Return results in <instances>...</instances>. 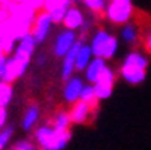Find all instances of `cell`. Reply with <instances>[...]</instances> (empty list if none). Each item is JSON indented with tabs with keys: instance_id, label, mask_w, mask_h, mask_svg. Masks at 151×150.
<instances>
[{
	"instance_id": "obj_23",
	"label": "cell",
	"mask_w": 151,
	"mask_h": 150,
	"mask_svg": "<svg viewBox=\"0 0 151 150\" xmlns=\"http://www.w3.org/2000/svg\"><path fill=\"white\" fill-rule=\"evenodd\" d=\"M96 84H105V86H111V87H114V84H115V72L109 66H106L103 69V72L100 74V77H99Z\"/></svg>"
},
{
	"instance_id": "obj_16",
	"label": "cell",
	"mask_w": 151,
	"mask_h": 150,
	"mask_svg": "<svg viewBox=\"0 0 151 150\" xmlns=\"http://www.w3.org/2000/svg\"><path fill=\"white\" fill-rule=\"evenodd\" d=\"M55 131L64 132V131H70V126H72V120L69 116V111H64L60 110L55 113L54 119H52V125H51Z\"/></svg>"
},
{
	"instance_id": "obj_24",
	"label": "cell",
	"mask_w": 151,
	"mask_h": 150,
	"mask_svg": "<svg viewBox=\"0 0 151 150\" xmlns=\"http://www.w3.org/2000/svg\"><path fill=\"white\" fill-rule=\"evenodd\" d=\"M14 131H15V128L12 125L5 126L3 129H0V150H3L9 144V141L14 137Z\"/></svg>"
},
{
	"instance_id": "obj_18",
	"label": "cell",
	"mask_w": 151,
	"mask_h": 150,
	"mask_svg": "<svg viewBox=\"0 0 151 150\" xmlns=\"http://www.w3.org/2000/svg\"><path fill=\"white\" fill-rule=\"evenodd\" d=\"M121 39L126 42V44L135 45L138 42V39H139V29L133 23H129V24L123 26V29H121Z\"/></svg>"
},
{
	"instance_id": "obj_11",
	"label": "cell",
	"mask_w": 151,
	"mask_h": 150,
	"mask_svg": "<svg viewBox=\"0 0 151 150\" xmlns=\"http://www.w3.org/2000/svg\"><path fill=\"white\" fill-rule=\"evenodd\" d=\"M36 45H37V42L33 38V35L30 33L26 38H23L21 41H18L17 48H15L12 56H15L18 59H24V60H32V56H33V53L36 50Z\"/></svg>"
},
{
	"instance_id": "obj_13",
	"label": "cell",
	"mask_w": 151,
	"mask_h": 150,
	"mask_svg": "<svg viewBox=\"0 0 151 150\" xmlns=\"http://www.w3.org/2000/svg\"><path fill=\"white\" fill-rule=\"evenodd\" d=\"M63 24H64V27H66V30H72V32H75L78 29H82L84 24H85V17H84L82 11L78 6L73 5L68 11L66 17H64Z\"/></svg>"
},
{
	"instance_id": "obj_17",
	"label": "cell",
	"mask_w": 151,
	"mask_h": 150,
	"mask_svg": "<svg viewBox=\"0 0 151 150\" xmlns=\"http://www.w3.org/2000/svg\"><path fill=\"white\" fill-rule=\"evenodd\" d=\"M39 119V108L36 105H30L29 108L26 110L24 116H23V120H21V126H23L24 131H30L35 128L36 122Z\"/></svg>"
},
{
	"instance_id": "obj_21",
	"label": "cell",
	"mask_w": 151,
	"mask_h": 150,
	"mask_svg": "<svg viewBox=\"0 0 151 150\" xmlns=\"http://www.w3.org/2000/svg\"><path fill=\"white\" fill-rule=\"evenodd\" d=\"M82 5L94 15H103L108 3L103 2V0H84Z\"/></svg>"
},
{
	"instance_id": "obj_22",
	"label": "cell",
	"mask_w": 151,
	"mask_h": 150,
	"mask_svg": "<svg viewBox=\"0 0 151 150\" xmlns=\"http://www.w3.org/2000/svg\"><path fill=\"white\" fill-rule=\"evenodd\" d=\"M94 87V93H96V99L97 101H105L108 98H111L114 87L111 86H105V84H93Z\"/></svg>"
},
{
	"instance_id": "obj_29",
	"label": "cell",
	"mask_w": 151,
	"mask_h": 150,
	"mask_svg": "<svg viewBox=\"0 0 151 150\" xmlns=\"http://www.w3.org/2000/svg\"><path fill=\"white\" fill-rule=\"evenodd\" d=\"M3 56H5V54H3V51H2V48H0V59H2Z\"/></svg>"
},
{
	"instance_id": "obj_14",
	"label": "cell",
	"mask_w": 151,
	"mask_h": 150,
	"mask_svg": "<svg viewBox=\"0 0 151 150\" xmlns=\"http://www.w3.org/2000/svg\"><path fill=\"white\" fill-rule=\"evenodd\" d=\"M93 59H94V57H93V53H91L90 45H87V44H82V45L79 47L78 53H76L75 71H78V72L84 71V72H85V69L88 68V65L91 63V60H93Z\"/></svg>"
},
{
	"instance_id": "obj_9",
	"label": "cell",
	"mask_w": 151,
	"mask_h": 150,
	"mask_svg": "<svg viewBox=\"0 0 151 150\" xmlns=\"http://www.w3.org/2000/svg\"><path fill=\"white\" fill-rule=\"evenodd\" d=\"M97 108V107H91L85 102L78 101L76 104L72 105V108L69 111L72 125H84L90 120V117H93V111Z\"/></svg>"
},
{
	"instance_id": "obj_6",
	"label": "cell",
	"mask_w": 151,
	"mask_h": 150,
	"mask_svg": "<svg viewBox=\"0 0 151 150\" xmlns=\"http://www.w3.org/2000/svg\"><path fill=\"white\" fill-rule=\"evenodd\" d=\"M30 65V60H24V59H18L15 56H11L8 59V65H6V74L3 77V81L2 83H6V84H11L18 80L19 77H23L27 71Z\"/></svg>"
},
{
	"instance_id": "obj_10",
	"label": "cell",
	"mask_w": 151,
	"mask_h": 150,
	"mask_svg": "<svg viewBox=\"0 0 151 150\" xmlns=\"http://www.w3.org/2000/svg\"><path fill=\"white\" fill-rule=\"evenodd\" d=\"M84 81L79 78V77H72L70 80L66 81L64 84V89H63V96H64V101L68 104L73 105L79 101V96H81V92L84 89Z\"/></svg>"
},
{
	"instance_id": "obj_25",
	"label": "cell",
	"mask_w": 151,
	"mask_h": 150,
	"mask_svg": "<svg viewBox=\"0 0 151 150\" xmlns=\"http://www.w3.org/2000/svg\"><path fill=\"white\" fill-rule=\"evenodd\" d=\"M12 150H36V146L29 140H23V141H18Z\"/></svg>"
},
{
	"instance_id": "obj_27",
	"label": "cell",
	"mask_w": 151,
	"mask_h": 150,
	"mask_svg": "<svg viewBox=\"0 0 151 150\" xmlns=\"http://www.w3.org/2000/svg\"><path fill=\"white\" fill-rule=\"evenodd\" d=\"M144 45H145L147 53H150V54H151V32L147 35V38H145V41H144Z\"/></svg>"
},
{
	"instance_id": "obj_26",
	"label": "cell",
	"mask_w": 151,
	"mask_h": 150,
	"mask_svg": "<svg viewBox=\"0 0 151 150\" xmlns=\"http://www.w3.org/2000/svg\"><path fill=\"white\" fill-rule=\"evenodd\" d=\"M6 120H8V111L0 108V129H3L6 126Z\"/></svg>"
},
{
	"instance_id": "obj_7",
	"label": "cell",
	"mask_w": 151,
	"mask_h": 150,
	"mask_svg": "<svg viewBox=\"0 0 151 150\" xmlns=\"http://www.w3.org/2000/svg\"><path fill=\"white\" fill-rule=\"evenodd\" d=\"M78 42L76 39V33L72 30H66L64 29L63 32L58 33V36L54 41V54L57 57H66L68 53L75 47V44Z\"/></svg>"
},
{
	"instance_id": "obj_19",
	"label": "cell",
	"mask_w": 151,
	"mask_h": 150,
	"mask_svg": "<svg viewBox=\"0 0 151 150\" xmlns=\"http://www.w3.org/2000/svg\"><path fill=\"white\" fill-rule=\"evenodd\" d=\"M14 98V89L11 84L0 83V108L6 110V107L11 104Z\"/></svg>"
},
{
	"instance_id": "obj_30",
	"label": "cell",
	"mask_w": 151,
	"mask_h": 150,
	"mask_svg": "<svg viewBox=\"0 0 151 150\" xmlns=\"http://www.w3.org/2000/svg\"><path fill=\"white\" fill-rule=\"evenodd\" d=\"M39 150H45V149H39Z\"/></svg>"
},
{
	"instance_id": "obj_3",
	"label": "cell",
	"mask_w": 151,
	"mask_h": 150,
	"mask_svg": "<svg viewBox=\"0 0 151 150\" xmlns=\"http://www.w3.org/2000/svg\"><path fill=\"white\" fill-rule=\"evenodd\" d=\"M90 48L93 53V57L103 59L105 62L115 56L118 50V39L112 35H109L106 30H97L94 36L91 38Z\"/></svg>"
},
{
	"instance_id": "obj_15",
	"label": "cell",
	"mask_w": 151,
	"mask_h": 150,
	"mask_svg": "<svg viewBox=\"0 0 151 150\" xmlns=\"http://www.w3.org/2000/svg\"><path fill=\"white\" fill-rule=\"evenodd\" d=\"M106 66L108 65H106V62L103 59H96L94 57L91 60V63L88 65V68L85 69V80H87L90 84H96L99 77H100V74L103 72V69Z\"/></svg>"
},
{
	"instance_id": "obj_4",
	"label": "cell",
	"mask_w": 151,
	"mask_h": 150,
	"mask_svg": "<svg viewBox=\"0 0 151 150\" xmlns=\"http://www.w3.org/2000/svg\"><path fill=\"white\" fill-rule=\"evenodd\" d=\"M133 15H135V6L130 0H111L105 9L106 20L117 26L129 24Z\"/></svg>"
},
{
	"instance_id": "obj_1",
	"label": "cell",
	"mask_w": 151,
	"mask_h": 150,
	"mask_svg": "<svg viewBox=\"0 0 151 150\" xmlns=\"http://www.w3.org/2000/svg\"><path fill=\"white\" fill-rule=\"evenodd\" d=\"M148 65H150V62L145 54L139 51H132L124 57L121 66H120V75L129 84H133V86L141 84L144 83L147 77Z\"/></svg>"
},
{
	"instance_id": "obj_12",
	"label": "cell",
	"mask_w": 151,
	"mask_h": 150,
	"mask_svg": "<svg viewBox=\"0 0 151 150\" xmlns=\"http://www.w3.org/2000/svg\"><path fill=\"white\" fill-rule=\"evenodd\" d=\"M84 44L82 41H78L75 47L68 53V56L63 59V63H61V78L63 81H68L72 78L73 72H75V62H76V53L79 50V47Z\"/></svg>"
},
{
	"instance_id": "obj_2",
	"label": "cell",
	"mask_w": 151,
	"mask_h": 150,
	"mask_svg": "<svg viewBox=\"0 0 151 150\" xmlns=\"http://www.w3.org/2000/svg\"><path fill=\"white\" fill-rule=\"evenodd\" d=\"M72 138L70 131H55L51 125H42L35 132V140L40 149L45 150H63Z\"/></svg>"
},
{
	"instance_id": "obj_20",
	"label": "cell",
	"mask_w": 151,
	"mask_h": 150,
	"mask_svg": "<svg viewBox=\"0 0 151 150\" xmlns=\"http://www.w3.org/2000/svg\"><path fill=\"white\" fill-rule=\"evenodd\" d=\"M79 101L81 102H85L91 107H97V99H96V93H94V87L93 84H85L84 89L81 92V96H79Z\"/></svg>"
},
{
	"instance_id": "obj_5",
	"label": "cell",
	"mask_w": 151,
	"mask_h": 150,
	"mask_svg": "<svg viewBox=\"0 0 151 150\" xmlns=\"http://www.w3.org/2000/svg\"><path fill=\"white\" fill-rule=\"evenodd\" d=\"M73 6L70 0H44V11L48 12L54 24H60L64 21L68 11Z\"/></svg>"
},
{
	"instance_id": "obj_8",
	"label": "cell",
	"mask_w": 151,
	"mask_h": 150,
	"mask_svg": "<svg viewBox=\"0 0 151 150\" xmlns=\"http://www.w3.org/2000/svg\"><path fill=\"white\" fill-rule=\"evenodd\" d=\"M52 18L48 12L45 11H40L36 18H35V24H33V29H32V35L33 38L36 39L37 44H40V42H44L45 38L48 36L50 30H51V26H52Z\"/></svg>"
},
{
	"instance_id": "obj_28",
	"label": "cell",
	"mask_w": 151,
	"mask_h": 150,
	"mask_svg": "<svg viewBox=\"0 0 151 150\" xmlns=\"http://www.w3.org/2000/svg\"><path fill=\"white\" fill-rule=\"evenodd\" d=\"M42 63H45V56L44 54L37 57V65H42Z\"/></svg>"
}]
</instances>
